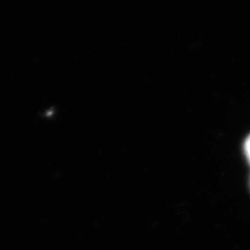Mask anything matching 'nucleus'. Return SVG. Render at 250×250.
<instances>
[{
	"instance_id": "obj_1",
	"label": "nucleus",
	"mask_w": 250,
	"mask_h": 250,
	"mask_svg": "<svg viewBox=\"0 0 250 250\" xmlns=\"http://www.w3.org/2000/svg\"><path fill=\"white\" fill-rule=\"evenodd\" d=\"M245 153H246V156H247V159H248V161H249V163H250V136L248 137V139L246 140V142H245Z\"/></svg>"
}]
</instances>
